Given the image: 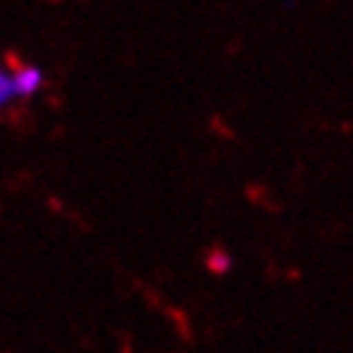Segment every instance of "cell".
<instances>
[{
    "label": "cell",
    "mask_w": 353,
    "mask_h": 353,
    "mask_svg": "<svg viewBox=\"0 0 353 353\" xmlns=\"http://www.w3.org/2000/svg\"><path fill=\"white\" fill-rule=\"evenodd\" d=\"M12 78V93L15 99H33L42 87H46V69L37 63H24L15 72H10Z\"/></svg>",
    "instance_id": "cell-1"
},
{
    "label": "cell",
    "mask_w": 353,
    "mask_h": 353,
    "mask_svg": "<svg viewBox=\"0 0 353 353\" xmlns=\"http://www.w3.org/2000/svg\"><path fill=\"white\" fill-rule=\"evenodd\" d=\"M15 99V93H12V78H10V69H6L3 63H0V111L6 108Z\"/></svg>",
    "instance_id": "cell-2"
},
{
    "label": "cell",
    "mask_w": 353,
    "mask_h": 353,
    "mask_svg": "<svg viewBox=\"0 0 353 353\" xmlns=\"http://www.w3.org/2000/svg\"><path fill=\"white\" fill-rule=\"evenodd\" d=\"M228 267H231V258H228V254H213V258H210V270L213 272H228Z\"/></svg>",
    "instance_id": "cell-3"
}]
</instances>
